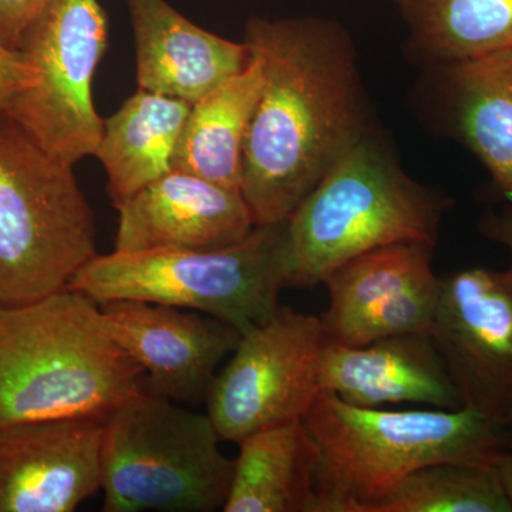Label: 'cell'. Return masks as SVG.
<instances>
[{
	"label": "cell",
	"mask_w": 512,
	"mask_h": 512,
	"mask_svg": "<svg viewBox=\"0 0 512 512\" xmlns=\"http://www.w3.org/2000/svg\"><path fill=\"white\" fill-rule=\"evenodd\" d=\"M264 87L244 150L242 197L256 225L288 221L367 130L348 36L322 19L249 20Z\"/></svg>",
	"instance_id": "cell-1"
},
{
	"label": "cell",
	"mask_w": 512,
	"mask_h": 512,
	"mask_svg": "<svg viewBox=\"0 0 512 512\" xmlns=\"http://www.w3.org/2000/svg\"><path fill=\"white\" fill-rule=\"evenodd\" d=\"M316 446L313 512H372L394 484L439 463L495 467L512 444L503 417L458 410L363 409L320 392L303 417Z\"/></svg>",
	"instance_id": "cell-2"
},
{
	"label": "cell",
	"mask_w": 512,
	"mask_h": 512,
	"mask_svg": "<svg viewBox=\"0 0 512 512\" xmlns=\"http://www.w3.org/2000/svg\"><path fill=\"white\" fill-rule=\"evenodd\" d=\"M144 390V372L111 336L100 303L66 288L0 306V427L106 420Z\"/></svg>",
	"instance_id": "cell-3"
},
{
	"label": "cell",
	"mask_w": 512,
	"mask_h": 512,
	"mask_svg": "<svg viewBox=\"0 0 512 512\" xmlns=\"http://www.w3.org/2000/svg\"><path fill=\"white\" fill-rule=\"evenodd\" d=\"M450 204L404 173L369 131L286 221V288H315L372 249L402 242L434 248Z\"/></svg>",
	"instance_id": "cell-4"
},
{
	"label": "cell",
	"mask_w": 512,
	"mask_h": 512,
	"mask_svg": "<svg viewBox=\"0 0 512 512\" xmlns=\"http://www.w3.org/2000/svg\"><path fill=\"white\" fill-rule=\"evenodd\" d=\"M286 221L255 225L220 249H153L97 255L67 288L99 303L136 299L228 323L241 335L271 318L286 288Z\"/></svg>",
	"instance_id": "cell-5"
},
{
	"label": "cell",
	"mask_w": 512,
	"mask_h": 512,
	"mask_svg": "<svg viewBox=\"0 0 512 512\" xmlns=\"http://www.w3.org/2000/svg\"><path fill=\"white\" fill-rule=\"evenodd\" d=\"M97 255L96 221L73 165L0 114V306L63 291Z\"/></svg>",
	"instance_id": "cell-6"
},
{
	"label": "cell",
	"mask_w": 512,
	"mask_h": 512,
	"mask_svg": "<svg viewBox=\"0 0 512 512\" xmlns=\"http://www.w3.org/2000/svg\"><path fill=\"white\" fill-rule=\"evenodd\" d=\"M207 413L141 390L104 421V512L224 510L234 460Z\"/></svg>",
	"instance_id": "cell-7"
},
{
	"label": "cell",
	"mask_w": 512,
	"mask_h": 512,
	"mask_svg": "<svg viewBox=\"0 0 512 512\" xmlns=\"http://www.w3.org/2000/svg\"><path fill=\"white\" fill-rule=\"evenodd\" d=\"M107 42L109 20L99 0H49L20 42L37 83L6 114L64 164L96 156L99 148L103 120L92 87Z\"/></svg>",
	"instance_id": "cell-8"
},
{
	"label": "cell",
	"mask_w": 512,
	"mask_h": 512,
	"mask_svg": "<svg viewBox=\"0 0 512 512\" xmlns=\"http://www.w3.org/2000/svg\"><path fill=\"white\" fill-rule=\"evenodd\" d=\"M326 340L322 319L279 306L241 335L205 406L222 441L303 420L318 399Z\"/></svg>",
	"instance_id": "cell-9"
},
{
	"label": "cell",
	"mask_w": 512,
	"mask_h": 512,
	"mask_svg": "<svg viewBox=\"0 0 512 512\" xmlns=\"http://www.w3.org/2000/svg\"><path fill=\"white\" fill-rule=\"evenodd\" d=\"M430 336L464 407L503 417L512 402V282L466 268L440 278Z\"/></svg>",
	"instance_id": "cell-10"
},
{
	"label": "cell",
	"mask_w": 512,
	"mask_h": 512,
	"mask_svg": "<svg viewBox=\"0 0 512 512\" xmlns=\"http://www.w3.org/2000/svg\"><path fill=\"white\" fill-rule=\"evenodd\" d=\"M433 247L402 242L372 249L325 279L329 308L322 316L326 340L365 346L375 340L430 333L440 293L431 268Z\"/></svg>",
	"instance_id": "cell-11"
},
{
	"label": "cell",
	"mask_w": 512,
	"mask_h": 512,
	"mask_svg": "<svg viewBox=\"0 0 512 512\" xmlns=\"http://www.w3.org/2000/svg\"><path fill=\"white\" fill-rule=\"evenodd\" d=\"M111 336L143 369L144 390L178 404L205 403L241 333L205 313L117 299L100 303Z\"/></svg>",
	"instance_id": "cell-12"
},
{
	"label": "cell",
	"mask_w": 512,
	"mask_h": 512,
	"mask_svg": "<svg viewBox=\"0 0 512 512\" xmlns=\"http://www.w3.org/2000/svg\"><path fill=\"white\" fill-rule=\"evenodd\" d=\"M103 419L0 427V512H73L101 490Z\"/></svg>",
	"instance_id": "cell-13"
},
{
	"label": "cell",
	"mask_w": 512,
	"mask_h": 512,
	"mask_svg": "<svg viewBox=\"0 0 512 512\" xmlns=\"http://www.w3.org/2000/svg\"><path fill=\"white\" fill-rule=\"evenodd\" d=\"M116 248L220 249L238 244L255 228L242 192L198 175L173 170L116 205Z\"/></svg>",
	"instance_id": "cell-14"
},
{
	"label": "cell",
	"mask_w": 512,
	"mask_h": 512,
	"mask_svg": "<svg viewBox=\"0 0 512 512\" xmlns=\"http://www.w3.org/2000/svg\"><path fill=\"white\" fill-rule=\"evenodd\" d=\"M320 389L363 409H386L394 404L437 410L464 407L430 333H404L365 346L326 342Z\"/></svg>",
	"instance_id": "cell-15"
},
{
	"label": "cell",
	"mask_w": 512,
	"mask_h": 512,
	"mask_svg": "<svg viewBox=\"0 0 512 512\" xmlns=\"http://www.w3.org/2000/svg\"><path fill=\"white\" fill-rule=\"evenodd\" d=\"M138 89L194 104L251 62L248 43L192 23L167 0H126Z\"/></svg>",
	"instance_id": "cell-16"
},
{
	"label": "cell",
	"mask_w": 512,
	"mask_h": 512,
	"mask_svg": "<svg viewBox=\"0 0 512 512\" xmlns=\"http://www.w3.org/2000/svg\"><path fill=\"white\" fill-rule=\"evenodd\" d=\"M251 50V62L242 72L191 104L174 170L241 192L245 141L265 79L264 60Z\"/></svg>",
	"instance_id": "cell-17"
},
{
	"label": "cell",
	"mask_w": 512,
	"mask_h": 512,
	"mask_svg": "<svg viewBox=\"0 0 512 512\" xmlns=\"http://www.w3.org/2000/svg\"><path fill=\"white\" fill-rule=\"evenodd\" d=\"M191 104L137 90L103 121L96 157L107 173L114 207L174 170V157Z\"/></svg>",
	"instance_id": "cell-18"
},
{
	"label": "cell",
	"mask_w": 512,
	"mask_h": 512,
	"mask_svg": "<svg viewBox=\"0 0 512 512\" xmlns=\"http://www.w3.org/2000/svg\"><path fill=\"white\" fill-rule=\"evenodd\" d=\"M225 512H313L316 446L303 420L239 441Z\"/></svg>",
	"instance_id": "cell-19"
},
{
	"label": "cell",
	"mask_w": 512,
	"mask_h": 512,
	"mask_svg": "<svg viewBox=\"0 0 512 512\" xmlns=\"http://www.w3.org/2000/svg\"><path fill=\"white\" fill-rule=\"evenodd\" d=\"M450 92L464 143L512 195V46L450 63Z\"/></svg>",
	"instance_id": "cell-20"
},
{
	"label": "cell",
	"mask_w": 512,
	"mask_h": 512,
	"mask_svg": "<svg viewBox=\"0 0 512 512\" xmlns=\"http://www.w3.org/2000/svg\"><path fill=\"white\" fill-rule=\"evenodd\" d=\"M413 42L456 63L512 46V0H394Z\"/></svg>",
	"instance_id": "cell-21"
},
{
	"label": "cell",
	"mask_w": 512,
	"mask_h": 512,
	"mask_svg": "<svg viewBox=\"0 0 512 512\" xmlns=\"http://www.w3.org/2000/svg\"><path fill=\"white\" fill-rule=\"evenodd\" d=\"M372 512H512L495 467L439 463L404 476Z\"/></svg>",
	"instance_id": "cell-22"
},
{
	"label": "cell",
	"mask_w": 512,
	"mask_h": 512,
	"mask_svg": "<svg viewBox=\"0 0 512 512\" xmlns=\"http://www.w3.org/2000/svg\"><path fill=\"white\" fill-rule=\"evenodd\" d=\"M37 83V73L20 50L0 45V114Z\"/></svg>",
	"instance_id": "cell-23"
},
{
	"label": "cell",
	"mask_w": 512,
	"mask_h": 512,
	"mask_svg": "<svg viewBox=\"0 0 512 512\" xmlns=\"http://www.w3.org/2000/svg\"><path fill=\"white\" fill-rule=\"evenodd\" d=\"M49 0H0V45L19 50L33 20Z\"/></svg>",
	"instance_id": "cell-24"
},
{
	"label": "cell",
	"mask_w": 512,
	"mask_h": 512,
	"mask_svg": "<svg viewBox=\"0 0 512 512\" xmlns=\"http://www.w3.org/2000/svg\"><path fill=\"white\" fill-rule=\"evenodd\" d=\"M480 232L491 241L510 249L511 265L505 274L512 282V204L501 212H487L480 221Z\"/></svg>",
	"instance_id": "cell-25"
},
{
	"label": "cell",
	"mask_w": 512,
	"mask_h": 512,
	"mask_svg": "<svg viewBox=\"0 0 512 512\" xmlns=\"http://www.w3.org/2000/svg\"><path fill=\"white\" fill-rule=\"evenodd\" d=\"M495 471H497L498 478H500L501 485L504 488V493L507 495L512 508V444L504 451L503 456L495 464Z\"/></svg>",
	"instance_id": "cell-26"
},
{
	"label": "cell",
	"mask_w": 512,
	"mask_h": 512,
	"mask_svg": "<svg viewBox=\"0 0 512 512\" xmlns=\"http://www.w3.org/2000/svg\"><path fill=\"white\" fill-rule=\"evenodd\" d=\"M504 419L507 420V423L512 427V402L510 406H508L507 412H505Z\"/></svg>",
	"instance_id": "cell-27"
}]
</instances>
